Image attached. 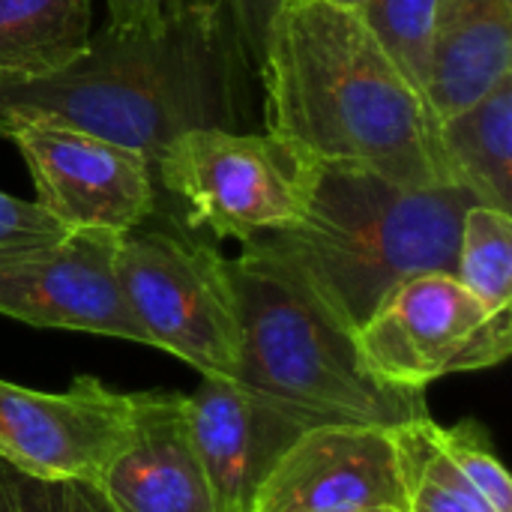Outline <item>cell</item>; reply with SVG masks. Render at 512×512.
I'll return each mask as SVG.
<instances>
[{"instance_id": "1", "label": "cell", "mask_w": 512, "mask_h": 512, "mask_svg": "<svg viewBox=\"0 0 512 512\" xmlns=\"http://www.w3.org/2000/svg\"><path fill=\"white\" fill-rule=\"evenodd\" d=\"M264 129L327 165H351L408 189L453 186L438 117L375 39L360 6L285 0L258 57Z\"/></svg>"}, {"instance_id": "2", "label": "cell", "mask_w": 512, "mask_h": 512, "mask_svg": "<svg viewBox=\"0 0 512 512\" xmlns=\"http://www.w3.org/2000/svg\"><path fill=\"white\" fill-rule=\"evenodd\" d=\"M255 63L225 0H174L141 27H108L63 72L0 84V114H45L138 150L153 174L192 129L249 132Z\"/></svg>"}, {"instance_id": "3", "label": "cell", "mask_w": 512, "mask_h": 512, "mask_svg": "<svg viewBox=\"0 0 512 512\" xmlns=\"http://www.w3.org/2000/svg\"><path fill=\"white\" fill-rule=\"evenodd\" d=\"M471 204L459 186L408 189L366 168L321 162L303 219L243 243L240 255L294 282L354 336L405 279L456 270Z\"/></svg>"}, {"instance_id": "4", "label": "cell", "mask_w": 512, "mask_h": 512, "mask_svg": "<svg viewBox=\"0 0 512 512\" xmlns=\"http://www.w3.org/2000/svg\"><path fill=\"white\" fill-rule=\"evenodd\" d=\"M231 282L240 318L237 378L297 429H396L426 417V393L393 390L360 366L354 336L336 327L294 282L237 255Z\"/></svg>"}, {"instance_id": "5", "label": "cell", "mask_w": 512, "mask_h": 512, "mask_svg": "<svg viewBox=\"0 0 512 512\" xmlns=\"http://www.w3.org/2000/svg\"><path fill=\"white\" fill-rule=\"evenodd\" d=\"M321 162L276 132L192 129L156 162V216L240 246L303 219Z\"/></svg>"}, {"instance_id": "6", "label": "cell", "mask_w": 512, "mask_h": 512, "mask_svg": "<svg viewBox=\"0 0 512 512\" xmlns=\"http://www.w3.org/2000/svg\"><path fill=\"white\" fill-rule=\"evenodd\" d=\"M114 264L150 348L189 363L201 378H237L240 318L231 258L213 240L153 216L117 234Z\"/></svg>"}, {"instance_id": "7", "label": "cell", "mask_w": 512, "mask_h": 512, "mask_svg": "<svg viewBox=\"0 0 512 512\" xmlns=\"http://www.w3.org/2000/svg\"><path fill=\"white\" fill-rule=\"evenodd\" d=\"M354 348L378 384L426 393L447 375L501 366L512 351V315L489 312L453 273H420L354 330Z\"/></svg>"}, {"instance_id": "8", "label": "cell", "mask_w": 512, "mask_h": 512, "mask_svg": "<svg viewBox=\"0 0 512 512\" xmlns=\"http://www.w3.org/2000/svg\"><path fill=\"white\" fill-rule=\"evenodd\" d=\"M0 123L27 162L36 204L63 228L123 234L156 216V174L138 150L45 114H0Z\"/></svg>"}, {"instance_id": "9", "label": "cell", "mask_w": 512, "mask_h": 512, "mask_svg": "<svg viewBox=\"0 0 512 512\" xmlns=\"http://www.w3.org/2000/svg\"><path fill=\"white\" fill-rule=\"evenodd\" d=\"M114 252V231L78 228L51 246L0 258V315L150 348L120 288Z\"/></svg>"}, {"instance_id": "10", "label": "cell", "mask_w": 512, "mask_h": 512, "mask_svg": "<svg viewBox=\"0 0 512 512\" xmlns=\"http://www.w3.org/2000/svg\"><path fill=\"white\" fill-rule=\"evenodd\" d=\"M126 411L129 393L93 375H75L60 393L0 378V462L36 480L96 486Z\"/></svg>"}, {"instance_id": "11", "label": "cell", "mask_w": 512, "mask_h": 512, "mask_svg": "<svg viewBox=\"0 0 512 512\" xmlns=\"http://www.w3.org/2000/svg\"><path fill=\"white\" fill-rule=\"evenodd\" d=\"M405 512L393 429H303L273 462L249 512Z\"/></svg>"}, {"instance_id": "12", "label": "cell", "mask_w": 512, "mask_h": 512, "mask_svg": "<svg viewBox=\"0 0 512 512\" xmlns=\"http://www.w3.org/2000/svg\"><path fill=\"white\" fill-rule=\"evenodd\" d=\"M93 489L114 512H213L183 393H129L123 435Z\"/></svg>"}, {"instance_id": "13", "label": "cell", "mask_w": 512, "mask_h": 512, "mask_svg": "<svg viewBox=\"0 0 512 512\" xmlns=\"http://www.w3.org/2000/svg\"><path fill=\"white\" fill-rule=\"evenodd\" d=\"M186 417L213 512H249L273 462L303 432L231 378H201Z\"/></svg>"}, {"instance_id": "14", "label": "cell", "mask_w": 512, "mask_h": 512, "mask_svg": "<svg viewBox=\"0 0 512 512\" xmlns=\"http://www.w3.org/2000/svg\"><path fill=\"white\" fill-rule=\"evenodd\" d=\"M512 75V0H438L426 102L441 120Z\"/></svg>"}, {"instance_id": "15", "label": "cell", "mask_w": 512, "mask_h": 512, "mask_svg": "<svg viewBox=\"0 0 512 512\" xmlns=\"http://www.w3.org/2000/svg\"><path fill=\"white\" fill-rule=\"evenodd\" d=\"M453 186L477 204L512 213V75L471 108L438 123Z\"/></svg>"}, {"instance_id": "16", "label": "cell", "mask_w": 512, "mask_h": 512, "mask_svg": "<svg viewBox=\"0 0 512 512\" xmlns=\"http://www.w3.org/2000/svg\"><path fill=\"white\" fill-rule=\"evenodd\" d=\"M90 42V0H0V84L72 66Z\"/></svg>"}, {"instance_id": "17", "label": "cell", "mask_w": 512, "mask_h": 512, "mask_svg": "<svg viewBox=\"0 0 512 512\" xmlns=\"http://www.w3.org/2000/svg\"><path fill=\"white\" fill-rule=\"evenodd\" d=\"M432 414L393 429L405 512H495L438 444Z\"/></svg>"}, {"instance_id": "18", "label": "cell", "mask_w": 512, "mask_h": 512, "mask_svg": "<svg viewBox=\"0 0 512 512\" xmlns=\"http://www.w3.org/2000/svg\"><path fill=\"white\" fill-rule=\"evenodd\" d=\"M453 276L498 315H512V213L471 204L456 246Z\"/></svg>"}, {"instance_id": "19", "label": "cell", "mask_w": 512, "mask_h": 512, "mask_svg": "<svg viewBox=\"0 0 512 512\" xmlns=\"http://www.w3.org/2000/svg\"><path fill=\"white\" fill-rule=\"evenodd\" d=\"M438 0H366L363 15L384 51L423 90L429 81Z\"/></svg>"}, {"instance_id": "20", "label": "cell", "mask_w": 512, "mask_h": 512, "mask_svg": "<svg viewBox=\"0 0 512 512\" xmlns=\"http://www.w3.org/2000/svg\"><path fill=\"white\" fill-rule=\"evenodd\" d=\"M435 432L441 450L471 483V489L495 512H512V480L492 447L489 432L474 420H462L456 426L438 423Z\"/></svg>"}, {"instance_id": "21", "label": "cell", "mask_w": 512, "mask_h": 512, "mask_svg": "<svg viewBox=\"0 0 512 512\" xmlns=\"http://www.w3.org/2000/svg\"><path fill=\"white\" fill-rule=\"evenodd\" d=\"M0 512H114L105 498L72 480H36L0 462Z\"/></svg>"}, {"instance_id": "22", "label": "cell", "mask_w": 512, "mask_h": 512, "mask_svg": "<svg viewBox=\"0 0 512 512\" xmlns=\"http://www.w3.org/2000/svg\"><path fill=\"white\" fill-rule=\"evenodd\" d=\"M66 234L69 228H63L36 201H24L9 192H0V258L51 246Z\"/></svg>"}, {"instance_id": "23", "label": "cell", "mask_w": 512, "mask_h": 512, "mask_svg": "<svg viewBox=\"0 0 512 512\" xmlns=\"http://www.w3.org/2000/svg\"><path fill=\"white\" fill-rule=\"evenodd\" d=\"M174 0H105L108 6V27H141L153 24L165 15Z\"/></svg>"}, {"instance_id": "24", "label": "cell", "mask_w": 512, "mask_h": 512, "mask_svg": "<svg viewBox=\"0 0 512 512\" xmlns=\"http://www.w3.org/2000/svg\"><path fill=\"white\" fill-rule=\"evenodd\" d=\"M282 3H285V0H264V9H267V24H270L273 12H276ZM330 3H345V6H360V9H363V3H366V0H330Z\"/></svg>"}, {"instance_id": "25", "label": "cell", "mask_w": 512, "mask_h": 512, "mask_svg": "<svg viewBox=\"0 0 512 512\" xmlns=\"http://www.w3.org/2000/svg\"><path fill=\"white\" fill-rule=\"evenodd\" d=\"M0 138H3V123H0Z\"/></svg>"}, {"instance_id": "26", "label": "cell", "mask_w": 512, "mask_h": 512, "mask_svg": "<svg viewBox=\"0 0 512 512\" xmlns=\"http://www.w3.org/2000/svg\"><path fill=\"white\" fill-rule=\"evenodd\" d=\"M375 512H396V510H375Z\"/></svg>"}]
</instances>
